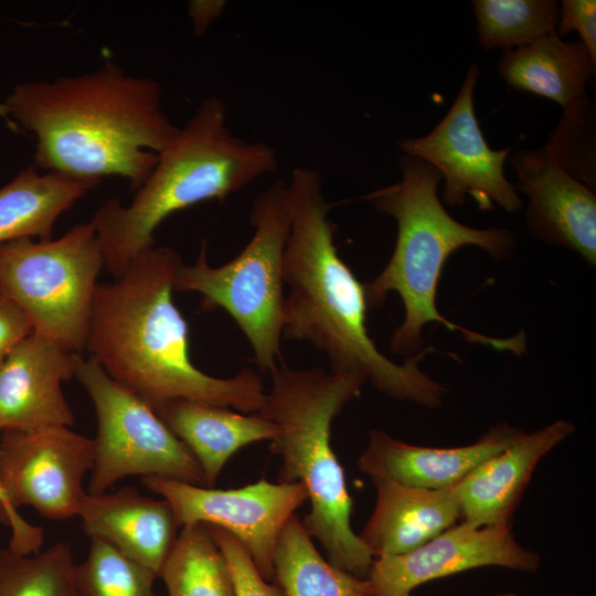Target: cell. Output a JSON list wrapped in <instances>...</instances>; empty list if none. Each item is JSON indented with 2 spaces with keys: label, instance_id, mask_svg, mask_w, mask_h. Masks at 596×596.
I'll return each instance as SVG.
<instances>
[{
  "label": "cell",
  "instance_id": "cell-1",
  "mask_svg": "<svg viewBox=\"0 0 596 596\" xmlns=\"http://www.w3.org/2000/svg\"><path fill=\"white\" fill-rule=\"evenodd\" d=\"M286 199L290 226L284 254L288 292L283 338L310 343L326 355L330 371L369 381L392 398L440 406L446 389L418 366L435 351L432 345L396 363L370 337L364 284L338 253L319 172L294 169Z\"/></svg>",
  "mask_w": 596,
  "mask_h": 596
},
{
  "label": "cell",
  "instance_id": "cell-2",
  "mask_svg": "<svg viewBox=\"0 0 596 596\" xmlns=\"http://www.w3.org/2000/svg\"><path fill=\"white\" fill-rule=\"evenodd\" d=\"M35 137L36 166L99 183L120 177L137 190L180 128L166 115L161 88L106 61L99 68L17 85L2 103Z\"/></svg>",
  "mask_w": 596,
  "mask_h": 596
},
{
  "label": "cell",
  "instance_id": "cell-3",
  "mask_svg": "<svg viewBox=\"0 0 596 596\" xmlns=\"http://www.w3.org/2000/svg\"><path fill=\"white\" fill-rule=\"evenodd\" d=\"M181 264L173 249L152 246L111 283L98 284L85 350L151 407L189 400L258 412L266 391L256 372L216 377L192 363L188 324L172 296Z\"/></svg>",
  "mask_w": 596,
  "mask_h": 596
},
{
  "label": "cell",
  "instance_id": "cell-4",
  "mask_svg": "<svg viewBox=\"0 0 596 596\" xmlns=\"http://www.w3.org/2000/svg\"><path fill=\"white\" fill-rule=\"evenodd\" d=\"M400 181L365 195L382 213L396 221V242L386 266L364 284L369 308L380 307L390 292L402 299L404 319L391 336L394 354L412 355L422 350L423 328L432 322L459 332L467 342L490 347L518 356L526 353L523 332L493 338L460 327L444 318L437 309L438 283L449 256L464 246L486 251L493 259L512 256L515 235L507 228H475L456 221L438 198L439 172L424 160L404 155L400 158Z\"/></svg>",
  "mask_w": 596,
  "mask_h": 596
},
{
  "label": "cell",
  "instance_id": "cell-5",
  "mask_svg": "<svg viewBox=\"0 0 596 596\" xmlns=\"http://www.w3.org/2000/svg\"><path fill=\"white\" fill-rule=\"evenodd\" d=\"M274 148L232 134L226 110L216 97L205 98L158 160L132 201L110 199L93 224L105 260L120 276L143 251L155 246V232L171 214L196 203L225 200L274 171Z\"/></svg>",
  "mask_w": 596,
  "mask_h": 596
},
{
  "label": "cell",
  "instance_id": "cell-6",
  "mask_svg": "<svg viewBox=\"0 0 596 596\" xmlns=\"http://www.w3.org/2000/svg\"><path fill=\"white\" fill-rule=\"evenodd\" d=\"M258 414L277 426L270 451L281 458L278 482H300L310 502L302 524L329 562L366 578L373 555L351 526L352 499L331 446V427L365 382L320 368L292 369L283 361Z\"/></svg>",
  "mask_w": 596,
  "mask_h": 596
},
{
  "label": "cell",
  "instance_id": "cell-7",
  "mask_svg": "<svg viewBox=\"0 0 596 596\" xmlns=\"http://www.w3.org/2000/svg\"><path fill=\"white\" fill-rule=\"evenodd\" d=\"M253 234L233 259L214 267L203 243L194 264L179 266L174 291L198 292L201 308L225 310L246 337L258 369L272 373L283 361L284 254L289 234L286 184L276 181L253 201Z\"/></svg>",
  "mask_w": 596,
  "mask_h": 596
},
{
  "label": "cell",
  "instance_id": "cell-8",
  "mask_svg": "<svg viewBox=\"0 0 596 596\" xmlns=\"http://www.w3.org/2000/svg\"><path fill=\"white\" fill-rule=\"evenodd\" d=\"M104 266L89 221L55 241L22 238L0 244V290L24 312L34 332L82 354Z\"/></svg>",
  "mask_w": 596,
  "mask_h": 596
},
{
  "label": "cell",
  "instance_id": "cell-9",
  "mask_svg": "<svg viewBox=\"0 0 596 596\" xmlns=\"http://www.w3.org/2000/svg\"><path fill=\"white\" fill-rule=\"evenodd\" d=\"M74 376L86 390L97 414L88 494L105 493L117 481L131 476L205 485L193 455L146 401L113 380L91 356L76 354Z\"/></svg>",
  "mask_w": 596,
  "mask_h": 596
},
{
  "label": "cell",
  "instance_id": "cell-10",
  "mask_svg": "<svg viewBox=\"0 0 596 596\" xmlns=\"http://www.w3.org/2000/svg\"><path fill=\"white\" fill-rule=\"evenodd\" d=\"M141 481L170 504L180 528L211 524L234 535L266 581L274 577V552L284 526L308 501L302 483H273L265 478L227 490L158 476Z\"/></svg>",
  "mask_w": 596,
  "mask_h": 596
},
{
  "label": "cell",
  "instance_id": "cell-11",
  "mask_svg": "<svg viewBox=\"0 0 596 596\" xmlns=\"http://www.w3.org/2000/svg\"><path fill=\"white\" fill-rule=\"evenodd\" d=\"M479 76L471 65L451 107L426 136L404 138L398 145L406 156L434 167L445 181L441 194L448 206L464 204L470 196L481 211L499 205L509 213L519 211L522 201L504 174L512 147H489L475 114L473 92Z\"/></svg>",
  "mask_w": 596,
  "mask_h": 596
},
{
  "label": "cell",
  "instance_id": "cell-12",
  "mask_svg": "<svg viewBox=\"0 0 596 596\" xmlns=\"http://www.w3.org/2000/svg\"><path fill=\"white\" fill-rule=\"evenodd\" d=\"M94 459L93 439L70 427L1 432L0 478L10 502L53 521L78 517Z\"/></svg>",
  "mask_w": 596,
  "mask_h": 596
},
{
  "label": "cell",
  "instance_id": "cell-13",
  "mask_svg": "<svg viewBox=\"0 0 596 596\" xmlns=\"http://www.w3.org/2000/svg\"><path fill=\"white\" fill-rule=\"evenodd\" d=\"M485 566L533 573L541 557L515 540L511 526L460 522L407 553L375 557L366 581L370 596H411L422 584Z\"/></svg>",
  "mask_w": 596,
  "mask_h": 596
},
{
  "label": "cell",
  "instance_id": "cell-14",
  "mask_svg": "<svg viewBox=\"0 0 596 596\" xmlns=\"http://www.w3.org/2000/svg\"><path fill=\"white\" fill-rule=\"evenodd\" d=\"M510 162L528 196L526 224L542 242L596 265V193L565 172L542 148L517 150Z\"/></svg>",
  "mask_w": 596,
  "mask_h": 596
},
{
  "label": "cell",
  "instance_id": "cell-15",
  "mask_svg": "<svg viewBox=\"0 0 596 596\" xmlns=\"http://www.w3.org/2000/svg\"><path fill=\"white\" fill-rule=\"evenodd\" d=\"M76 353L38 332L0 364V427L30 430L74 424L62 382L75 375Z\"/></svg>",
  "mask_w": 596,
  "mask_h": 596
},
{
  "label": "cell",
  "instance_id": "cell-16",
  "mask_svg": "<svg viewBox=\"0 0 596 596\" xmlns=\"http://www.w3.org/2000/svg\"><path fill=\"white\" fill-rule=\"evenodd\" d=\"M575 430L558 419L521 435L472 469L457 485L461 522L473 526H511V519L531 477L553 448Z\"/></svg>",
  "mask_w": 596,
  "mask_h": 596
},
{
  "label": "cell",
  "instance_id": "cell-17",
  "mask_svg": "<svg viewBox=\"0 0 596 596\" xmlns=\"http://www.w3.org/2000/svg\"><path fill=\"white\" fill-rule=\"evenodd\" d=\"M522 432L500 423L472 444L437 448L408 444L373 429L369 433L368 445L358 467L370 478H387L416 488L445 489L455 486L479 464L507 448Z\"/></svg>",
  "mask_w": 596,
  "mask_h": 596
},
{
  "label": "cell",
  "instance_id": "cell-18",
  "mask_svg": "<svg viewBox=\"0 0 596 596\" xmlns=\"http://www.w3.org/2000/svg\"><path fill=\"white\" fill-rule=\"evenodd\" d=\"M78 517L89 539L110 544L158 577L180 528L164 499L143 496L132 487L86 493Z\"/></svg>",
  "mask_w": 596,
  "mask_h": 596
},
{
  "label": "cell",
  "instance_id": "cell-19",
  "mask_svg": "<svg viewBox=\"0 0 596 596\" xmlns=\"http://www.w3.org/2000/svg\"><path fill=\"white\" fill-rule=\"evenodd\" d=\"M371 480L375 505L359 536L374 558L407 553L460 519L457 483L433 490L381 477Z\"/></svg>",
  "mask_w": 596,
  "mask_h": 596
},
{
  "label": "cell",
  "instance_id": "cell-20",
  "mask_svg": "<svg viewBox=\"0 0 596 596\" xmlns=\"http://www.w3.org/2000/svg\"><path fill=\"white\" fill-rule=\"evenodd\" d=\"M152 408L193 455L209 487L236 451L252 443L270 441L278 430L257 412L247 415L205 402L174 400Z\"/></svg>",
  "mask_w": 596,
  "mask_h": 596
},
{
  "label": "cell",
  "instance_id": "cell-21",
  "mask_svg": "<svg viewBox=\"0 0 596 596\" xmlns=\"http://www.w3.org/2000/svg\"><path fill=\"white\" fill-rule=\"evenodd\" d=\"M498 72L510 87L552 99L565 109L586 95L596 60L581 41H565L553 32L504 51Z\"/></svg>",
  "mask_w": 596,
  "mask_h": 596
},
{
  "label": "cell",
  "instance_id": "cell-22",
  "mask_svg": "<svg viewBox=\"0 0 596 596\" xmlns=\"http://www.w3.org/2000/svg\"><path fill=\"white\" fill-rule=\"evenodd\" d=\"M98 183L57 172L20 171L0 188V244L22 238L51 240L57 219Z\"/></svg>",
  "mask_w": 596,
  "mask_h": 596
},
{
  "label": "cell",
  "instance_id": "cell-23",
  "mask_svg": "<svg viewBox=\"0 0 596 596\" xmlns=\"http://www.w3.org/2000/svg\"><path fill=\"white\" fill-rule=\"evenodd\" d=\"M274 577L284 596H370L366 578L326 561L295 513L274 552Z\"/></svg>",
  "mask_w": 596,
  "mask_h": 596
},
{
  "label": "cell",
  "instance_id": "cell-24",
  "mask_svg": "<svg viewBox=\"0 0 596 596\" xmlns=\"http://www.w3.org/2000/svg\"><path fill=\"white\" fill-rule=\"evenodd\" d=\"M159 577L169 596H237L226 561L203 523L181 526Z\"/></svg>",
  "mask_w": 596,
  "mask_h": 596
},
{
  "label": "cell",
  "instance_id": "cell-25",
  "mask_svg": "<svg viewBox=\"0 0 596 596\" xmlns=\"http://www.w3.org/2000/svg\"><path fill=\"white\" fill-rule=\"evenodd\" d=\"M478 42L485 50L524 46L556 30L554 0H473Z\"/></svg>",
  "mask_w": 596,
  "mask_h": 596
},
{
  "label": "cell",
  "instance_id": "cell-26",
  "mask_svg": "<svg viewBox=\"0 0 596 596\" xmlns=\"http://www.w3.org/2000/svg\"><path fill=\"white\" fill-rule=\"evenodd\" d=\"M75 563L67 544L20 554L0 549V596H77Z\"/></svg>",
  "mask_w": 596,
  "mask_h": 596
},
{
  "label": "cell",
  "instance_id": "cell-27",
  "mask_svg": "<svg viewBox=\"0 0 596 596\" xmlns=\"http://www.w3.org/2000/svg\"><path fill=\"white\" fill-rule=\"evenodd\" d=\"M157 575L110 544L91 539L84 562L75 565L77 596H155Z\"/></svg>",
  "mask_w": 596,
  "mask_h": 596
},
{
  "label": "cell",
  "instance_id": "cell-28",
  "mask_svg": "<svg viewBox=\"0 0 596 596\" xmlns=\"http://www.w3.org/2000/svg\"><path fill=\"white\" fill-rule=\"evenodd\" d=\"M544 149L565 172L596 190V108L587 94L563 109Z\"/></svg>",
  "mask_w": 596,
  "mask_h": 596
},
{
  "label": "cell",
  "instance_id": "cell-29",
  "mask_svg": "<svg viewBox=\"0 0 596 596\" xmlns=\"http://www.w3.org/2000/svg\"><path fill=\"white\" fill-rule=\"evenodd\" d=\"M204 525L226 561L237 596H284L278 585L264 579L248 552L234 535L219 526Z\"/></svg>",
  "mask_w": 596,
  "mask_h": 596
},
{
  "label": "cell",
  "instance_id": "cell-30",
  "mask_svg": "<svg viewBox=\"0 0 596 596\" xmlns=\"http://www.w3.org/2000/svg\"><path fill=\"white\" fill-rule=\"evenodd\" d=\"M2 428L0 427V437ZM0 522L10 531L8 547L20 554H35L44 541L43 528L26 521L10 502L0 478Z\"/></svg>",
  "mask_w": 596,
  "mask_h": 596
},
{
  "label": "cell",
  "instance_id": "cell-31",
  "mask_svg": "<svg viewBox=\"0 0 596 596\" xmlns=\"http://www.w3.org/2000/svg\"><path fill=\"white\" fill-rule=\"evenodd\" d=\"M576 31L581 42L596 60V1L595 0H563L560 6L555 32L565 35Z\"/></svg>",
  "mask_w": 596,
  "mask_h": 596
},
{
  "label": "cell",
  "instance_id": "cell-32",
  "mask_svg": "<svg viewBox=\"0 0 596 596\" xmlns=\"http://www.w3.org/2000/svg\"><path fill=\"white\" fill-rule=\"evenodd\" d=\"M33 328L24 312L0 290V364Z\"/></svg>",
  "mask_w": 596,
  "mask_h": 596
},
{
  "label": "cell",
  "instance_id": "cell-33",
  "mask_svg": "<svg viewBox=\"0 0 596 596\" xmlns=\"http://www.w3.org/2000/svg\"><path fill=\"white\" fill-rule=\"evenodd\" d=\"M213 2H192L190 14L194 21L195 31L202 33L207 24L217 15V4Z\"/></svg>",
  "mask_w": 596,
  "mask_h": 596
},
{
  "label": "cell",
  "instance_id": "cell-34",
  "mask_svg": "<svg viewBox=\"0 0 596 596\" xmlns=\"http://www.w3.org/2000/svg\"><path fill=\"white\" fill-rule=\"evenodd\" d=\"M0 117H2L4 119V121L10 126L12 127L14 130L17 128L15 124L12 123V120L8 117L7 113H6V108H4V105L2 103H0Z\"/></svg>",
  "mask_w": 596,
  "mask_h": 596
},
{
  "label": "cell",
  "instance_id": "cell-35",
  "mask_svg": "<svg viewBox=\"0 0 596 596\" xmlns=\"http://www.w3.org/2000/svg\"><path fill=\"white\" fill-rule=\"evenodd\" d=\"M492 596H520V595L514 594V593H501V594H496V595H492Z\"/></svg>",
  "mask_w": 596,
  "mask_h": 596
}]
</instances>
